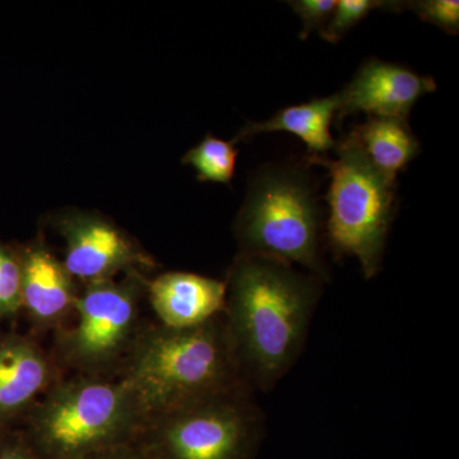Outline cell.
<instances>
[{
	"mask_svg": "<svg viewBox=\"0 0 459 459\" xmlns=\"http://www.w3.org/2000/svg\"><path fill=\"white\" fill-rule=\"evenodd\" d=\"M63 377L51 352L32 338L0 337V422L26 416Z\"/></svg>",
	"mask_w": 459,
	"mask_h": 459,
	"instance_id": "11",
	"label": "cell"
},
{
	"mask_svg": "<svg viewBox=\"0 0 459 459\" xmlns=\"http://www.w3.org/2000/svg\"><path fill=\"white\" fill-rule=\"evenodd\" d=\"M54 226L65 241L63 264L80 285L156 268L137 241L98 214L68 211L56 217Z\"/></svg>",
	"mask_w": 459,
	"mask_h": 459,
	"instance_id": "8",
	"label": "cell"
},
{
	"mask_svg": "<svg viewBox=\"0 0 459 459\" xmlns=\"http://www.w3.org/2000/svg\"><path fill=\"white\" fill-rule=\"evenodd\" d=\"M0 459H45L30 443L25 434L5 443L0 449Z\"/></svg>",
	"mask_w": 459,
	"mask_h": 459,
	"instance_id": "20",
	"label": "cell"
},
{
	"mask_svg": "<svg viewBox=\"0 0 459 459\" xmlns=\"http://www.w3.org/2000/svg\"><path fill=\"white\" fill-rule=\"evenodd\" d=\"M225 283L223 316L241 369L255 391H271L303 352L323 281L279 259L238 253Z\"/></svg>",
	"mask_w": 459,
	"mask_h": 459,
	"instance_id": "1",
	"label": "cell"
},
{
	"mask_svg": "<svg viewBox=\"0 0 459 459\" xmlns=\"http://www.w3.org/2000/svg\"><path fill=\"white\" fill-rule=\"evenodd\" d=\"M16 255L21 270V309H25L36 328L56 333L74 316L77 282L44 238H36Z\"/></svg>",
	"mask_w": 459,
	"mask_h": 459,
	"instance_id": "10",
	"label": "cell"
},
{
	"mask_svg": "<svg viewBox=\"0 0 459 459\" xmlns=\"http://www.w3.org/2000/svg\"><path fill=\"white\" fill-rule=\"evenodd\" d=\"M316 184L301 165H265L253 175L234 223L240 252L298 264L329 280Z\"/></svg>",
	"mask_w": 459,
	"mask_h": 459,
	"instance_id": "4",
	"label": "cell"
},
{
	"mask_svg": "<svg viewBox=\"0 0 459 459\" xmlns=\"http://www.w3.org/2000/svg\"><path fill=\"white\" fill-rule=\"evenodd\" d=\"M337 159L307 157V165L327 169V240L337 258L355 256L365 279L382 270L386 238L395 213V181L385 177L365 155L351 132L336 142Z\"/></svg>",
	"mask_w": 459,
	"mask_h": 459,
	"instance_id": "5",
	"label": "cell"
},
{
	"mask_svg": "<svg viewBox=\"0 0 459 459\" xmlns=\"http://www.w3.org/2000/svg\"><path fill=\"white\" fill-rule=\"evenodd\" d=\"M340 99L336 95L310 100L305 104L287 107L277 111L271 119L249 122L232 140L235 144L250 140L262 133L287 132L307 144V157H325L336 146L331 126L338 111Z\"/></svg>",
	"mask_w": 459,
	"mask_h": 459,
	"instance_id": "13",
	"label": "cell"
},
{
	"mask_svg": "<svg viewBox=\"0 0 459 459\" xmlns=\"http://www.w3.org/2000/svg\"><path fill=\"white\" fill-rule=\"evenodd\" d=\"M82 459H147L146 455L135 446L134 443L123 444L113 446L105 451L93 453Z\"/></svg>",
	"mask_w": 459,
	"mask_h": 459,
	"instance_id": "21",
	"label": "cell"
},
{
	"mask_svg": "<svg viewBox=\"0 0 459 459\" xmlns=\"http://www.w3.org/2000/svg\"><path fill=\"white\" fill-rule=\"evenodd\" d=\"M425 22L439 27L449 35L459 32V2L457 0H416L404 3Z\"/></svg>",
	"mask_w": 459,
	"mask_h": 459,
	"instance_id": "18",
	"label": "cell"
},
{
	"mask_svg": "<svg viewBox=\"0 0 459 459\" xmlns=\"http://www.w3.org/2000/svg\"><path fill=\"white\" fill-rule=\"evenodd\" d=\"M21 310V270L16 252L0 247V316Z\"/></svg>",
	"mask_w": 459,
	"mask_h": 459,
	"instance_id": "17",
	"label": "cell"
},
{
	"mask_svg": "<svg viewBox=\"0 0 459 459\" xmlns=\"http://www.w3.org/2000/svg\"><path fill=\"white\" fill-rule=\"evenodd\" d=\"M337 0H294L289 2L290 7L294 9L296 14L303 21V31L300 32L301 40L307 39L313 31H322L332 13L336 8Z\"/></svg>",
	"mask_w": 459,
	"mask_h": 459,
	"instance_id": "19",
	"label": "cell"
},
{
	"mask_svg": "<svg viewBox=\"0 0 459 459\" xmlns=\"http://www.w3.org/2000/svg\"><path fill=\"white\" fill-rule=\"evenodd\" d=\"M146 295L165 327H198L225 312V281L189 272H166L147 280Z\"/></svg>",
	"mask_w": 459,
	"mask_h": 459,
	"instance_id": "12",
	"label": "cell"
},
{
	"mask_svg": "<svg viewBox=\"0 0 459 459\" xmlns=\"http://www.w3.org/2000/svg\"><path fill=\"white\" fill-rule=\"evenodd\" d=\"M244 391L193 402L148 420L135 437L147 459H255L264 416Z\"/></svg>",
	"mask_w": 459,
	"mask_h": 459,
	"instance_id": "6",
	"label": "cell"
},
{
	"mask_svg": "<svg viewBox=\"0 0 459 459\" xmlns=\"http://www.w3.org/2000/svg\"><path fill=\"white\" fill-rule=\"evenodd\" d=\"M0 425H2V422H0ZM2 446H0V449H2Z\"/></svg>",
	"mask_w": 459,
	"mask_h": 459,
	"instance_id": "22",
	"label": "cell"
},
{
	"mask_svg": "<svg viewBox=\"0 0 459 459\" xmlns=\"http://www.w3.org/2000/svg\"><path fill=\"white\" fill-rule=\"evenodd\" d=\"M404 8L403 2H383V0H338L336 8L332 13L325 29L320 31V38L337 44L344 35L359 25L370 12L376 9L386 11H401Z\"/></svg>",
	"mask_w": 459,
	"mask_h": 459,
	"instance_id": "16",
	"label": "cell"
},
{
	"mask_svg": "<svg viewBox=\"0 0 459 459\" xmlns=\"http://www.w3.org/2000/svg\"><path fill=\"white\" fill-rule=\"evenodd\" d=\"M117 377L143 420L234 392H255L241 369L225 316L198 327L142 325Z\"/></svg>",
	"mask_w": 459,
	"mask_h": 459,
	"instance_id": "2",
	"label": "cell"
},
{
	"mask_svg": "<svg viewBox=\"0 0 459 459\" xmlns=\"http://www.w3.org/2000/svg\"><path fill=\"white\" fill-rule=\"evenodd\" d=\"M437 90L433 77L403 65L370 59L356 72L351 82L338 92V124L349 115L409 117L422 96Z\"/></svg>",
	"mask_w": 459,
	"mask_h": 459,
	"instance_id": "9",
	"label": "cell"
},
{
	"mask_svg": "<svg viewBox=\"0 0 459 459\" xmlns=\"http://www.w3.org/2000/svg\"><path fill=\"white\" fill-rule=\"evenodd\" d=\"M238 155L234 142L205 135L204 140L183 157V164L193 166L199 181L231 184Z\"/></svg>",
	"mask_w": 459,
	"mask_h": 459,
	"instance_id": "15",
	"label": "cell"
},
{
	"mask_svg": "<svg viewBox=\"0 0 459 459\" xmlns=\"http://www.w3.org/2000/svg\"><path fill=\"white\" fill-rule=\"evenodd\" d=\"M146 282L143 273L133 272L78 287L74 323L57 329L51 351L63 373L117 376L143 325Z\"/></svg>",
	"mask_w": 459,
	"mask_h": 459,
	"instance_id": "7",
	"label": "cell"
},
{
	"mask_svg": "<svg viewBox=\"0 0 459 459\" xmlns=\"http://www.w3.org/2000/svg\"><path fill=\"white\" fill-rule=\"evenodd\" d=\"M351 133L371 164L394 181L421 150L406 117H368Z\"/></svg>",
	"mask_w": 459,
	"mask_h": 459,
	"instance_id": "14",
	"label": "cell"
},
{
	"mask_svg": "<svg viewBox=\"0 0 459 459\" xmlns=\"http://www.w3.org/2000/svg\"><path fill=\"white\" fill-rule=\"evenodd\" d=\"M26 437L45 459H82L134 442L143 420L117 376L60 377L25 416Z\"/></svg>",
	"mask_w": 459,
	"mask_h": 459,
	"instance_id": "3",
	"label": "cell"
}]
</instances>
